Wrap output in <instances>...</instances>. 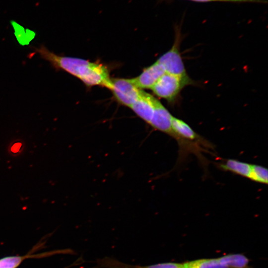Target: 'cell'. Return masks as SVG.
<instances>
[{"mask_svg":"<svg viewBox=\"0 0 268 268\" xmlns=\"http://www.w3.org/2000/svg\"><path fill=\"white\" fill-rule=\"evenodd\" d=\"M40 57L57 69L66 71L77 77L86 86H102L110 88L111 79L106 66L97 62L57 55L44 46L35 48Z\"/></svg>","mask_w":268,"mask_h":268,"instance_id":"6da1fadb","label":"cell"},{"mask_svg":"<svg viewBox=\"0 0 268 268\" xmlns=\"http://www.w3.org/2000/svg\"><path fill=\"white\" fill-rule=\"evenodd\" d=\"M193 83L189 76H182L165 72L151 89L157 96L173 103L184 87Z\"/></svg>","mask_w":268,"mask_h":268,"instance_id":"7a4b0ae2","label":"cell"},{"mask_svg":"<svg viewBox=\"0 0 268 268\" xmlns=\"http://www.w3.org/2000/svg\"><path fill=\"white\" fill-rule=\"evenodd\" d=\"M175 39L172 47L156 61L164 69L166 73L176 75L188 76L180 51L182 35L180 28L176 26Z\"/></svg>","mask_w":268,"mask_h":268,"instance_id":"3957f363","label":"cell"},{"mask_svg":"<svg viewBox=\"0 0 268 268\" xmlns=\"http://www.w3.org/2000/svg\"><path fill=\"white\" fill-rule=\"evenodd\" d=\"M109 89L118 103L130 108L138 99L142 90L135 85L132 78H111Z\"/></svg>","mask_w":268,"mask_h":268,"instance_id":"277c9868","label":"cell"},{"mask_svg":"<svg viewBox=\"0 0 268 268\" xmlns=\"http://www.w3.org/2000/svg\"><path fill=\"white\" fill-rule=\"evenodd\" d=\"M93 268H187L185 263L166 262L150 265H131L122 262L115 258L106 257L96 261Z\"/></svg>","mask_w":268,"mask_h":268,"instance_id":"5b68a950","label":"cell"},{"mask_svg":"<svg viewBox=\"0 0 268 268\" xmlns=\"http://www.w3.org/2000/svg\"><path fill=\"white\" fill-rule=\"evenodd\" d=\"M173 116L167 109L156 100L153 114L149 125L153 129L164 133L172 137V118Z\"/></svg>","mask_w":268,"mask_h":268,"instance_id":"8992f818","label":"cell"},{"mask_svg":"<svg viewBox=\"0 0 268 268\" xmlns=\"http://www.w3.org/2000/svg\"><path fill=\"white\" fill-rule=\"evenodd\" d=\"M165 73L163 67L156 61L152 65L145 68L138 76L132 79L139 89H151Z\"/></svg>","mask_w":268,"mask_h":268,"instance_id":"52a82bcc","label":"cell"},{"mask_svg":"<svg viewBox=\"0 0 268 268\" xmlns=\"http://www.w3.org/2000/svg\"><path fill=\"white\" fill-rule=\"evenodd\" d=\"M156 100L152 95L142 90L139 97L130 108L149 125L153 114Z\"/></svg>","mask_w":268,"mask_h":268,"instance_id":"ba28073f","label":"cell"},{"mask_svg":"<svg viewBox=\"0 0 268 268\" xmlns=\"http://www.w3.org/2000/svg\"><path fill=\"white\" fill-rule=\"evenodd\" d=\"M221 170L230 172L251 180L253 164L242 162L234 159H228L217 163Z\"/></svg>","mask_w":268,"mask_h":268,"instance_id":"9c48e42d","label":"cell"},{"mask_svg":"<svg viewBox=\"0 0 268 268\" xmlns=\"http://www.w3.org/2000/svg\"><path fill=\"white\" fill-rule=\"evenodd\" d=\"M220 258L228 268H252L248 258L242 254H230Z\"/></svg>","mask_w":268,"mask_h":268,"instance_id":"30bf717a","label":"cell"},{"mask_svg":"<svg viewBox=\"0 0 268 268\" xmlns=\"http://www.w3.org/2000/svg\"><path fill=\"white\" fill-rule=\"evenodd\" d=\"M185 263L187 268H228L220 257L198 259Z\"/></svg>","mask_w":268,"mask_h":268,"instance_id":"8fae6325","label":"cell"},{"mask_svg":"<svg viewBox=\"0 0 268 268\" xmlns=\"http://www.w3.org/2000/svg\"><path fill=\"white\" fill-rule=\"evenodd\" d=\"M48 255L42 254L39 255H28L24 256H9L0 259V268H16L21 262L27 258L42 257Z\"/></svg>","mask_w":268,"mask_h":268,"instance_id":"7c38bea8","label":"cell"},{"mask_svg":"<svg viewBox=\"0 0 268 268\" xmlns=\"http://www.w3.org/2000/svg\"><path fill=\"white\" fill-rule=\"evenodd\" d=\"M268 172L267 168L253 164L251 180L263 184H268Z\"/></svg>","mask_w":268,"mask_h":268,"instance_id":"4fadbf2b","label":"cell"},{"mask_svg":"<svg viewBox=\"0 0 268 268\" xmlns=\"http://www.w3.org/2000/svg\"><path fill=\"white\" fill-rule=\"evenodd\" d=\"M197 2L227 1L232 2H256L263 3V0H190Z\"/></svg>","mask_w":268,"mask_h":268,"instance_id":"5bb4252c","label":"cell"},{"mask_svg":"<svg viewBox=\"0 0 268 268\" xmlns=\"http://www.w3.org/2000/svg\"><path fill=\"white\" fill-rule=\"evenodd\" d=\"M21 146V143L20 142H16L14 143L11 148L12 152L15 153L19 151L20 148Z\"/></svg>","mask_w":268,"mask_h":268,"instance_id":"9a60e30c","label":"cell"}]
</instances>
